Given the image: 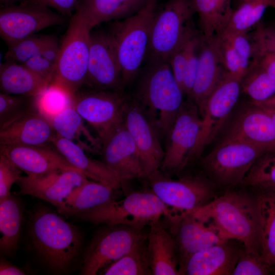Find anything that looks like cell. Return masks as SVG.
Segmentation results:
<instances>
[{
	"instance_id": "cell-1",
	"label": "cell",
	"mask_w": 275,
	"mask_h": 275,
	"mask_svg": "<svg viewBox=\"0 0 275 275\" xmlns=\"http://www.w3.org/2000/svg\"><path fill=\"white\" fill-rule=\"evenodd\" d=\"M28 236L31 247L51 272H68L81 251L82 237L79 230L44 206L31 211Z\"/></svg>"
},
{
	"instance_id": "cell-2",
	"label": "cell",
	"mask_w": 275,
	"mask_h": 275,
	"mask_svg": "<svg viewBox=\"0 0 275 275\" xmlns=\"http://www.w3.org/2000/svg\"><path fill=\"white\" fill-rule=\"evenodd\" d=\"M193 213L210 222L227 239L239 241L248 253L261 256L260 216L256 193L228 190Z\"/></svg>"
},
{
	"instance_id": "cell-3",
	"label": "cell",
	"mask_w": 275,
	"mask_h": 275,
	"mask_svg": "<svg viewBox=\"0 0 275 275\" xmlns=\"http://www.w3.org/2000/svg\"><path fill=\"white\" fill-rule=\"evenodd\" d=\"M184 94L169 63L151 60L140 80L136 100L159 136L167 139L184 102Z\"/></svg>"
},
{
	"instance_id": "cell-4",
	"label": "cell",
	"mask_w": 275,
	"mask_h": 275,
	"mask_svg": "<svg viewBox=\"0 0 275 275\" xmlns=\"http://www.w3.org/2000/svg\"><path fill=\"white\" fill-rule=\"evenodd\" d=\"M157 2L149 0L135 13L113 21L109 33L116 46L124 86L134 79L148 53Z\"/></svg>"
},
{
	"instance_id": "cell-5",
	"label": "cell",
	"mask_w": 275,
	"mask_h": 275,
	"mask_svg": "<svg viewBox=\"0 0 275 275\" xmlns=\"http://www.w3.org/2000/svg\"><path fill=\"white\" fill-rule=\"evenodd\" d=\"M148 178L152 191L167 206L174 229L185 216L205 205L215 196L216 186L206 176L197 175L172 179L158 170Z\"/></svg>"
},
{
	"instance_id": "cell-6",
	"label": "cell",
	"mask_w": 275,
	"mask_h": 275,
	"mask_svg": "<svg viewBox=\"0 0 275 275\" xmlns=\"http://www.w3.org/2000/svg\"><path fill=\"white\" fill-rule=\"evenodd\" d=\"M92 29L85 17L75 10L60 45L51 82L73 96L86 84Z\"/></svg>"
},
{
	"instance_id": "cell-7",
	"label": "cell",
	"mask_w": 275,
	"mask_h": 275,
	"mask_svg": "<svg viewBox=\"0 0 275 275\" xmlns=\"http://www.w3.org/2000/svg\"><path fill=\"white\" fill-rule=\"evenodd\" d=\"M162 215L168 218L169 209L151 191L132 193L121 201L113 199L75 217L96 225H124L143 229Z\"/></svg>"
},
{
	"instance_id": "cell-8",
	"label": "cell",
	"mask_w": 275,
	"mask_h": 275,
	"mask_svg": "<svg viewBox=\"0 0 275 275\" xmlns=\"http://www.w3.org/2000/svg\"><path fill=\"white\" fill-rule=\"evenodd\" d=\"M193 0H169L156 11L151 30L148 53L151 60L167 61L173 52L197 32Z\"/></svg>"
},
{
	"instance_id": "cell-9",
	"label": "cell",
	"mask_w": 275,
	"mask_h": 275,
	"mask_svg": "<svg viewBox=\"0 0 275 275\" xmlns=\"http://www.w3.org/2000/svg\"><path fill=\"white\" fill-rule=\"evenodd\" d=\"M265 151L239 140H223L202 160L206 176L216 186L240 185L256 160Z\"/></svg>"
},
{
	"instance_id": "cell-10",
	"label": "cell",
	"mask_w": 275,
	"mask_h": 275,
	"mask_svg": "<svg viewBox=\"0 0 275 275\" xmlns=\"http://www.w3.org/2000/svg\"><path fill=\"white\" fill-rule=\"evenodd\" d=\"M127 100L122 92L81 88L74 95L72 106L103 145L124 124Z\"/></svg>"
},
{
	"instance_id": "cell-11",
	"label": "cell",
	"mask_w": 275,
	"mask_h": 275,
	"mask_svg": "<svg viewBox=\"0 0 275 275\" xmlns=\"http://www.w3.org/2000/svg\"><path fill=\"white\" fill-rule=\"evenodd\" d=\"M147 237L143 229L124 225H106L91 241L84 257L80 274H97L144 241Z\"/></svg>"
},
{
	"instance_id": "cell-12",
	"label": "cell",
	"mask_w": 275,
	"mask_h": 275,
	"mask_svg": "<svg viewBox=\"0 0 275 275\" xmlns=\"http://www.w3.org/2000/svg\"><path fill=\"white\" fill-rule=\"evenodd\" d=\"M240 82L227 73L207 98L201 113V126L191 161L201 155L222 128L239 98Z\"/></svg>"
},
{
	"instance_id": "cell-13",
	"label": "cell",
	"mask_w": 275,
	"mask_h": 275,
	"mask_svg": "<svg viewBox=\"0 0 275 275\" xmlns=\"http://www.w3.org/2000/svg\"><path fill=\"white\" fill-rule=\"evenodd\" d=\"M201 126V116L191 100L184 102L167 138L161 168L165 171L183 170L191 161Z\"/></svg>"
},
{
	"instance_id": "cell-14",
	"label": "cell",
	"mask_w": 275,
	"mask_h": 275,
	"mask_svg": "<svg viewBox=\"0 0 275 275\" xmlns=\"http://www.w3.org/2000/svg\"><path fill=\"white\" fill-rule=\"evenodd\" d=\"M64 22V16L51 8L25 2L1 8L0 34L9 44Z\"/></svg>"
},
{
	"instance_id": "cell-15",
	"label": "cell",
	"mask_w": 275,
	"mask_h": 275,
	"mask_svg": "<svg viewBox=\"0 0 275 275\" xmlns=\"http://www.w3.org/2000/svg\"><path fill=\"white\" fill-rule=\"evenodd\" d=\"M85 86L122 92L124 87L116 46L109 32L91 33L87 76Z\"/></svg>"
},
{
	"instance_id": "cell-16",
	"label": "cell",
	"mask_w": 275,
	"mask_h": 275,
	"mask_svg": "<svg viewBox=\"0 0 275 275\" xmlns=\"http://www.w3.org/2000/svg\"><path fill=\"white\" fill-rule=\"evenodd\" d=\"M124 123L139 151L145 178L161 167L164 150L157 130L136 100H127Z\"/></svg>"
},
{
	"instance_id": "cell-17",
	"label": "cell",
	"mask_w": 275,
	"mask_h": 275,
	"mask_svg": "<svg viewBox=\"0 0 275 275\" xmlns=\"http://www.w3.org/2000/svg\"><path fill=\"white\" fill-rule=\"evenodd\" d=\"M88 180L79 171L59 169L40 175L21 176L16 183L21 194L42 199L58 209Z\"/></svg>"
},
{
	"instance_id": "cell-18",
	"label": "cell",
	"mask_w": 275,
	"mask_h": 275,
	"mask_svg": "<svg viewBox=\"0 0 275 275\" xmlns=\"http://www.w3.org/2000/svg\"><path fill=\"white\" fill-rule=\"evenodd\" d=\"M223 140H239L264 149L275 150V124L261 107L252 103L235 117Z\"/></svg>"
},
{
	"instance_id": "cell-19",
	"label": "cell",
	"mask_w": 275,
	"mask_h": 275,
	"mask_svg": "<svg viewBox=\"0 0 275 275\" xmlns=\"http://www.w3.org/2000/svg\"><path fill=\"white\" fill-rule=\"evenodd\" d=\"M103 161L115 173L121 184L145 177L141 157L124 123L102 145Z\"/></svg>"
},
{
	"instance_id": "cell-20",
	"label": "cell",
	"mask_w": 275,
	"mask_h": 275,
	"mask_svg": "<svg viewBox=\"0 0 275 275\" xmlns=\"http://www.w3.org/2000/svg\"><path fill=\"white\" fill-rule=\"evenodd\" d=\"M221 36H203L201 43L198 69L189 96L200 115L207 98L227 74L221 56Z\"/></svg>"
},
{
	"instance_id": "cell-21",
	"label": "cell",
	"mask_w": 275,
	"mask_h": 275,
	"mask_svg": "<svg viewBox=\"0 0 275 275\" xmlns=\"http://www.w3.org/2000/svg\"><path fill=\"white\" fill-rule=\"evenodd\" d=\"M48 145H0V154L5 155L27 175H40L59 169L80 172L54 147Z\"/></svg>"
},
{
	"instance_id": "cell-22",
	"label": "cell",
	"mask_w": 275,
	"mask_h": 275,
	"mask_svg": "<svg viewBox=\"0 0 275 275\" xmlns=\"http://www.w3.org/2000/svg\"><path fill=\"white\" fill-rule=\"evenodd\" d=\"M172 231L178 252L179 267L191 255L227 239L210 222L189 214Z\"/></svg>"
},
{
	"instance_id": "cell-23",
	"label": "cell",
	"mask_w": 275,
	"mask_h": 275,
	"mask_svg": "<svg viewBox=\"0 0 275 275\" xmlns=\"http://www.w3.org/2000/svg\"><path fill=\"white\" fill-rule=\"evenodd\" d=\"M231 240L193 254L179 266V274L232 275L243 248L233 244Z\"/></svg>"
},
{
	"instance_id": "cell-24",
	"label": "cell",
	"mask_w": 275,
	"mask_h": 275,
	"mask_svg": "<svg viewBox=\"0 0 275 275\" xmlns=\"http://www.w3.org/2000/svg\"><path fill=\"white\" fill-rule=\"evenodd\" d=\"M57 135L49 121L35 112L0 127V145H49Z\"/></svg>"
},
{
	"instance_id": "cell-25",
	"label": "cell",
	"mask_w": 275,
	"mask_h": 275,
	"mask_svg": "<svg viewBox=\"0 0 275 275\" xmlns=\"http://www.w3.org/2000/svg\"><path fill=\"white\" fill-rule=\"evenodd\" d=\"M149 226L147 248L152 274H179L175 239L167 231L160 220Z\"/></svg>"
},
{
	"instance_id": "cell-26",
	"label": "cell",
	"mask_w": 275,
	"mask_h": 275,
	"mask_svg": "<svg viewBox=\"0 0 275 275\" xmlns=\"http://www.w3.org/2000/svg\"><path fill=\"white\" fill-rule=\"evenodd\" d=\"M53 146L74 167L88 178L117 189L121 183L115 173L102 161L89 157L85 151L73 142L57 134Z\"/></svg>"
},
{
	"instance_id": "cell-27",
	"label": "cell",
	"mask_w": 275,
	"mask_h": 275,
	"mask_svg": "<svg viewBox=\"0 0 275 275\" xmlns=\"http://www.w3.org/2000/svg\"><path fill=\"white\" fill-rule=\"evenodd\" d=\"M50 122L58 135L73 142L87 152L101 153V141L92 134L72 105L54 116Z\"/></svg>"
},
{
	"instance_id": "cell-28",
	"label": "cell",
	"mask_w": 275,
	"mask_h": 275,
	"mask_svg": "<svg viewBox=\"0 0 275 275\" xmlns=\"http://www.w3.org/2000/svg\"><path fill=\"white\" fill-rule=\"evenodd\" d=\"M49 84L23 64L7 61L1 65L0 88L2 93L37 96Z\"/></svg>"
},
{
	"instance_id": "cell-29",
	"label": "cell",
	"mask_w": 275,
	"mask_h": 275,
	"mask_svg": "<svg viewBox=\"0 0 275 275\" xmlns=\"http://www.w3.org/2000/svg\"><path fill=\"white\" fill-rule=\"evenodd\" d=\"M113 187L89 180L69 196L57 209L66 216H74L96 208L114 199Z\"/></svg>"
},
{
	"instance_id": "cell-30",
	"label": "cell",
	"mask_w": 275,
	"mask_h": 275,
	"mask_svg": "<svg viewBox=\"0 0 275 275\" xmlns=\"http://www.w3.org/2000/svg\"><path fill=\"white\" fill-rule=\"evenodd\" d=\"M261 224V256L275 274V189L254 190Z\"/></svg>"
},
{
	"instance_id": "cell-31",
	"label": "cell",
	"mask_w": 275,
	"mask_h": 275,
	"mask_svg": "<svg viewBox=\"0 0 275 275\" xmlns=\"http://www.w3.org/2000/svg\"><path fill=\"white\" fill-rule=\"evenodd\" d=\"M23 208L17 197L10 194L0 200L1 252L13 255L18 249Z\"/></svg>"
},
{
	"instance_id": "cell-32",
	"label": "cell",
	"mask_w": 275,
	"mask_h": 275,
	"mask_svg": "<svg viewBox=\"0 0 275 275\" xmlns=\"http://www.w3.org/2000/svg\"><path fill=\"white\" fill-rule=\"evenodd\" d=\"M199 16L201 33L205 39L221 35L233 12L231 0H193Z\"/></svg>"
},
{
	"instance_id": "cell-33",
	"label": "cell",
	"mask_w": 275,
	"mask_h": 275,
	"mask_svg": "<svg viewBox=\"0 0 275 275\" xmlns=\"http://www.w3.org/2000/svg\"><path fill=\"white\" fill-rule=\"evenodd\" d=\"M75 10L85 17L92 29L102 22L120 20L134 14L123 0H79Z\"/></svg>"
},
{
	"instance_id": "cell-34",
	"label": "cell",
	"mask_w": 275,
	"mask_h": 275,
	"mask_svg": "<svg viewBox=\"0 0 275 275\" xmlns=\"http://www.w3.org/2000/svg\"><path fill=\"white\" fill-rule=\"evenodd\" d=\"M143 241L100 273L103 275L152 274L147 246Z\"/></svg>"
},
{
	"instance_id": "cell-35",
	"label": "cell",
	"mask_w": 275,
	"mask_h": 275,
	"mask_svg": "<svg viewBox=\"0 0 275 275\" xmlns=\"http://www.w3.org/2000/svg\"><path fill=\"white\" fill-rule=\"evenodd\" d=\"M241 89L253 103L263 102L275 94V79L257 62H253L242 78Z\"/></svg>"
},
{
	"instance_id": "cell-36",
	"label": "cell",
	"mask_w": 275,
	"mask_h": 275,
	"mask_svg": "<svg viewBox=\"0 0 275 275\" xmlns=\"http://www.w3.org/2000/svg\"><path fill=\"white\" fill-rule=\"evenodd\" d=\"M240 186L275 189V150L265 151L256 160Z\"/></svg>"
},
{
	"instance_id": "cell-37",
	"label": "cell",
	"mask_w": 275,
	"mask_h": 275,
	"mask_svg": "<svg viewBox=\"0 0 275 275\" xmlns=\"http://www.w3.org/2000/svg\"><path fill=\"white\" fill-rule=\"evenodd\" d=\"M274 0H247L233 11L225 31L248 33L257 25Z\"/></svg>"
},
{
	"instance_id": "cell-38",
	"label": "cell",
	"mask_w": 275,
	"mask_h": 275,
	"mask_svg": "<svg viewBox=\"0 0 275 275\" xmlns=\"http://www.w3.org/2000/svg\"><path fill=\"white\" fill-rule=\"evenodd\" d=\"M73 95L63 87L51 82L36 96L38 112L49 121L54 116L72 105Z\"/></svg>"
},
{
	"instance_id": "cell-39",
	"label": "cell",
	"mask_w": 275,
	"mask_h": 275,
	"mask_svg": "<svg viewBox=\"0 0 275 275\" xmlns=\"http://www.w3.org/2000/svg\"><path fill=\"white\" fill-rule=\"evenodd\" d=\"M38 112L36 96L0 93V127L28 114Z\"/></svg>"
},
{
	"instance_id": "cell-40",
	"label": "cell",
	"mask_w": 275,
	"mask_h": 275,
	"mask_svg": "<svg viewBox=\"0 0 275 275\" xmlns=\"http://www.w3.org/2000/svg\"><path fill=\"white\" fill-rule=\"evenodd\" d=\"M51 35H32L8 44L7 61L23 64L33 57L40 54Z\"/></svg>"
},
{
	"instance_id": "cell-41",
	"label": "cell",
	"mask_w": 275,
	"mask_h": 275,
	"mask_svg": "<svg viewBox=\"0 0 275 275\" xmlns=\"http://www.w3.org/2000/svg\"><path fill=\"white\" fill-rule=\"evenodd\" d=\"M253 46V62H257L265 54L275 52V28L258 23L249 34Z\"/></svg>"
},
{
	"instance_id": "cell-42",
	"label": "cell",
	"mask_w": 275,
	"mask_h": 275,
	"mask_svg": "<svg viewBox=\"0 0 275 275\" xmlns=\"http://www.w3.org/2000/svg\"><path fill=\"white\" fill-rule=\"evenodd\" d=\"M271 269L260 255L248 253L243 249L232 275H268Z\"/></svg>"
},
{
	"instance_id": "cell-43",
	"label": "cell",
	"mask_w": 275,
	"mask_h": 275,
	"mask_svg": "<svg viewBox=\"0 0 275 275\" xmlns=\"http://www.w3.org/2000/svg\"><path fill=\"white\" fill-rule=\"evenodd\" d=\"M202 38V34H200L197 32L193 36L190 45L182 84L183 91L188 97L190 94L198 69L200 48Z\"/></svg>"
},
{
	"instance_id": "cell-44",
	"label": "cell",
	"mask_w": 275,
	"mask_h": 275,
	"mask_svg": "<svg viewBox=\"0 0 275 275\" xmlns=\"http://www.w3.org/2000/svg\"><path fill=\"white\" fill-rule=\"evenodd\" d=\"M222 35L233 46L240 60L242 67L246 74L253 62V46L249 34L225 31Z\"/></svg>"
},
{
	"instance_id": "cell-45",
	"label": "cell",
	"mask_w": 275,
	"mask_h": 275,
	"mask_svg": "<svg viewBox=\"0 0 275 275\" xmlns=\"http://www.w3.org/2000/svg\"><path fill=\"white\" fill-rule=\"evenodd\" d=\"M219 48L222 61L227 73L241 81L245 72L240 60L230 42L222 35Z\"/></svg>"
},
{
	"instance_id": "cell-46",
	"label": "cell",
	"mask_w": 275,
	"mask_h": 275,
	"mask_svg": "<svg viewBox=\"0 0 275 275\" xmlns=\"http://www.w3.org/2000/svg\"><path fill=\"white\" fill-rule=\"evenodd\" d=\"M21 171L7 157L0 154V200L11 194V187L21 176Z\"/></svg>"
},
{
	"instance_id": "cell-47",
	"label": "cell",
	"mask_w": 275,
	"mask_h": 275,
	"mask_svg": "<svg viewBox=\"0 0 275 275\" xmlns=\"http://www.w3.org/2000/svg\"><path fill=\"white\" fill-rule=\"evenodd\" d=\"M197 32V31L183 42L173 52L168 61L177 81L182 89L191 41L193 36Z\"/></svg>"
},
{
	"instance_id": "cell-48",
	"label": "cell",
	"mask_w": 275,
	"mask_h": 275,
	"mask_svg": "<svg viewBox=\"0 0 275 275\" xmlns=\"http://www.w3.org/2000/svg\"><path fill=\"white\" fill-rule=\"evenodd\" d=\"M23 65L41 78L51 82L56 66L41 54L33 57Z\"/></svg>"
},
{
	"instance_id": "cell-49",
	"label": "cell",
	"mask_w": 275,
	"mask_h": 275,
	"mask_svg": "<svg viewBox=\"0 0 275 275\" xmlns=\"http://www.w3.org/2000/svg\"><path fill=\"white\" fill-rule=\"evenodd\" d=\"M78 1L79 0H28L25 2L53 9L59 14L65 16L72 15L73 11L76 9Z\"/></svg>"
},
{
	"instance_id": "cell-50",
	"label": "cell",
	"mask_w": 275,
	"mask_h": 275,
	"mask_svg": "<svg viewBox=\"0 0 275 275\" xmlns=\"http://www.w3.org/2000/svg\"><path fill=\"white\" fill-rule=\"evenodd\" d=\"M60 47L57 39L55 36H51L40 54L56 66L59 55Z\"/></svg>"
},
{
	"instance_id": "cell-51",
	"label": "cell",
	"mask_w": 275,
	"mask_h": 275,
	"mask_svg": "<svg viewBox=\"0 0 275 275\" xmlns=\"http://www.w3.org/2000/svg\"><path fill=\"white\" fill-rule=\"evenodd\" d=\"M255 62H257L272 78L275 79V52L265 54Z\"/></svg>"
},
{
	"instance_id": "cell-52",
	"label": "cell",
	"mask_w": 275,
	"mask_h": 275,
	"mask_svg": "<svg viewBox=\"0 0 275 275\" xmlns=\"http://www.w3.org/2000/svg\"><path fill=\"white\" fill-rule=\"evenodd\" d=\"M25 272L19 267L12 264L3 259L0 262L1 275H23Z\"/></svg>"
},
{
	"instance_id": "cell-53",
	"label": "cell",
	"mask_w": 275,
	"mask_h": 275,
	"mask_svg": "<svg viewBox=\"0 0 275 275\" xmlns=\"http://www.w3.org/2000/svg\"><path fill=\"white\" fill-rule=\"evenodd\" d=\"M253 103V102H252ZM254 104L257 105L269 108L275 105V94L273 95L271 97L268 99L267 100L259 103H253Z\"/></svg>"
},
{
	"instance_id": "cell-54",
	"label": "cell",
	"mask_w": 275,
	"mask_h": 275,
	"mask_svg": "<svg viewBox=\"0 0 275 275\" xmlns=\"http://www.w3.org/2000/svg\"><path fill=\"white\" fill-rule=\"evenodd\" d=\"M28 0H0L1 7H5L24 3Z\"/></svg>"
},
{
	"instance_id": "cell-55",
	"label": "cell",
	"mask_w": 275,
	"mask_h": 275,
	"mask_svg": "<svg viewBox=\"0 0 275 275\" xmlns=\"http://www.w3.org/2000/svg\"><path fill=\"white\" fill-rule=\"evenodd\" d=\"M261 107L263 108L270 115L275 124V110L268 109L262 107Z\"/></svg>"
},
{
	"instance_id": "cell-56",
	"label": "cell",
	"mask_w": 275,
	"mask_h": 275,
	"mask_svg": "<svg viewBox=\"0 0 275 275\" xmlns=\"http://www.w3.org/2000/svg\"><path fill=\"white\" fill-rule=\"evenodd\" d=\"M271 7H273L275 9V0L273 2L271 6Z\"/></svg>"
},
{
	"instance_id": "cell-57",
	"label": "cell",
	"mask_w": 275,
	"mask_h": 275,
	"mask_svg": "<svg viewBox=\"0 0 275 275\" xmlns=\"http://www.w3.org/2000/svg\"><path fill=\"white\" fill-rule=\"evenodd\" d=\"M243 1H247V0H242Z\"/></svg>"
}]
</instances>
